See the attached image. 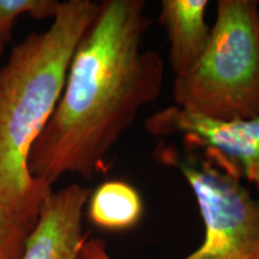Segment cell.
Listing matches in <instances>:
<instances>
[{"label":"cell","instance_id":"obj_1","mask_svg":"<svg viewBox=\"0 0 259 259\" xmlns=\"http://www.w3.org/2000/svg\"><path fill=\"white\" fill-rule=\"evenodd\" d=\"M143 0H106L71 59L53 114L32 145L31 177L53 185L65 174L92 179L134 124L157 99L163 61L143 48L150 27Z\"/></svg>","mask_w":259,"mask_h":259},{"label":"cell","instance_id":"obj_2","mask_svg":"<svg viewBox=\"0 0 259 259\" xmlns=\"http://www.w3.org/2000/svg\"><path fill=\"white\" fill-rule=\"evenodd\" d=\"M92 0L60 3L51 27L17 45L0 69V199L44 202L53 192L31 177L30 150L63 93L74 51L99 14Z\"/></svg>","mask_w":259,"mask_h":259},{"label":"cell","instance_id":"obj_3","mask_svg":"<svg viewBox=\"0 0 259 259\" xmlns=\"http://www.w3.org/2000/svg\"><path fill=\"white\" fill-rule=\"evenodd\" d=\"M177 107L219 121L259 115V8L254 0H219L205 51L174 77Z\"/></svg>","mask_w":259,"mask_h":259},{"label":"cell","instance_id":"obj_4","mask_svg":"<svg viewBox=\"0 0 259 259\" xmlns=\"http://www.w3.org/2000/svg\"><path fill=\"white\" fill-rule=\"evenodd\" d=\"M192 191L204 226L202 244L183 259H259V196L210 160L164 149Z\"/></svg>","mask_w":259,"mask_h":259},{"label":"cell","instance_id":"obj_5","mask_svg":"<svg viewBox=\"0 0 259 259\" xmlns=\"http://www.w3.org/2000/svg\"><path fill=\"white\" fill-rule=\"evenodd\" d=\"M145 130L157 137L179 136L186 144L205 150L218 166L253 184L259 192V115L219 121L169 106L149 116Z\"/></svg>","mask_w":259,"mask_h":259},{"label":"cell","instance_id":"obj_6","mask_svg":"<svg viewBox=\"0 0 259 259\" xmlns=\"http://www.w3.org/2000/svg\"><path fill=\"white\" fill-rule=\"evenodd\" d=\"M90 191L71 184L52 192L42 205L21 259H82L87 238L83 211Z\"/></svg>","mask_w":259,"mask_h":259},{"label":"cell","instance_id":"obj_7","mask_svg":"<svg viewBox=\"0 0 259 259\" xmlns=\"http://www.w3.org/2000/svg\"><path fill=\"white\" fill-rule=\"evenodd\" d=\"M208 0H162L160 21L169 41L174 76L190 70L205 51L211 29L206 23Z\"/></svg>","mask_w":259,"mask_h":259},{"label":"cell","instance_id":"obj_8","mask_svg":"<svg viewBox=\"0 0 259 259\" xmlns=\"http://www.w3.org/2000/svg\"><path fill=\"white\" fill-rule=\"evenodd\" d=\"M88 216L94 225L112 232L127 231L143 218L144 204L134 186L122 180L105 181L90 193Z\"/></svg>","mask_w":259,"mask_h":259},{"label":"cell","instance_id":"obj_9","mask_svg":"<svg viewBox=\"0 0 259 259\" xmlns=\"http://www.w3.org/2000/svg\"><path fill=\"white\" fill-rule=\"evenodd\" d=\"M45 202L15 205L0 199V259H21Z\"/></svg>","mask_w":259,"mask_h":259},{"label":"cell","instance_id":"obj_10","mask_svg":"<svg viewBox=\"0 0 259 259\" xmlns=\"http://www.w3.org/2000/svg\"><path fill=\"white\" fill-rule=\"evenodd\" d=\"M59 5L57 0H0V45L4 46L16 19L21 16L53 19Z\"/></svg>","mask_w":259,"mask_h":259},{"label":"cell","instance_id":"obj_11","mask_svg":"<svg viewBox=\"0 0 259 259\" xmlns=\"http://www.w3.org/2000/svg\"><path fill=\"white\" fill-rule=\"evenodd\" d=\"M82 259H112L106 246L100 240H88L84 245Z\"/></svg>","mask_w":259,"mask_h":259},{"label":"cell","instance_id":"obj_12","mask_svg":"<svg viewBox=\"0 0 259 259\" xmlns=\"http://www.w3.org/2000/svg\"><path fill=\"white\" fill-rule=\"evenodd\" d=\"M3 47H4V46H2V45H0V53H2V51H3Z\"/></svg>","mask_w":259,"mask_h":259},{"label":"cell","instance_id":"obj_13","mask_svg":"<svg viewBox=\"0 0 259 259\" xmlns=\"http://www.w3.org/2000/svg\"><path fill=\"white\" fill-rule=\"evenodd\" d=\"M258 3V8H259V2H257Z\"/></svg>","mask_w":259,"mask_h":259}]
</instances>
